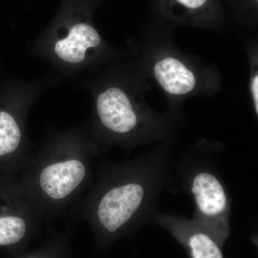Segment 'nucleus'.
<instances>
[{"label":"nucleus","mask_w":258,"mask_h":258,"mask_svg":"<svg viewBox=\"0 0 258 258\" xmlns=\"http://www.w3.org/2000/svg\"><path fill=\"white\" fill-rule=\"evenodd\" d=\"M174 170L169 147L102 166L79 208L80 216L92 231L96 251L104 252L152 224Z\"/></svg>","instance_id":"nucleus-1"},{"label":"nucleus","mask_w":258,"mask_h":258,"mask_svg":"<svg viewBox=\"0 0 258 258\" xmlns=\"http://www.w3.org/2000/svg\"><path fill=\"white\" fill-rule=\"evenodd\" d=\"M101 152L87 123L47 131L19 177L45 222L63 215L92 185V161Z\"/></svg>","instance_id":"nucleus-2"},{"label":"nucleus","mask_w":258,"mask_h":258,"mask_svg":"<svg viewBox=\"0 0 258 258\" xmlns=\"http://www.w3.org/2000/svg\"><path fill=\"white\" fill-rule=\"evenodd\" d=\"M92 91L93 113L87 125L101 151L114 145L131 149L165 130L161 120L145 113L121 85L109 83Z\"/></svg>","instance_id":"nucleus-3"},{"label":"nucleus","mask_w":258,"mask_h":258,"mask_svg":"<svg viewBox=\"0 0 258 258\" xmlns=\"http://www.w3.org/2000/svg\"><path fill=\"white\" fill-rule=\"evenodd\" d=\"M32 55L52 64L62 76L75 77L95 63L103 47L99 32L83 12L63 16L30 42Z\"/></svg>","instance_id":"nucleus-4"},{"label":"nucleus","mask_w":258,"mask_h":258,"mask_svg":"<svg viewBox=\"0 0 258 258\" xmlns=\"http://www.w3.org/2000/svg\"><path fill=\"white\" fill-rule=\"evenodd\" d=\"M175 170L192 197L193 220L223 247L232 232V200L213 161L206 156H186L175 162Z\"/></svg>","instance_id":"nucleus-5"},{"label":"nucleus","mask_w":258,"mask_h":258,"mask_svg":"<svg viewBox=\"0 0 258 258\" xmlns=\"http://www.w3.org/2000/svg\"><path fill=\"white\" fill-rule=\"evenodd\" d=\"M59 80L58 76L50 75L35 81H20L12 98L0 106V174H15L28 164L32 155L27 133L29 112L37 98Z\"/></svg>","instance_id":"nucleus-6"},{"label":"nucleus","mask_w":258,"mask_h":258,"mask_svg":"<svg viewBox=\"0 0 258 258\" xmlns=\"http://www.w3.org/2000/svg\"><path fill=\"white\" fill-rule=\"evenodd\" d=\"M44 222L20 178L0 174V249L12 256L26 252Z\"/></svg>","instance_id":"nucleus-7"},{"label":"nucleus","mask_w":258,"mask_h":258,"mask_svg":"<svg viewBox=\"0 0 258 258\" xmlns=\"http://www.w3.org/2000/svg\"><path fill=\"white\" fill-rule=\"evenodd\" d=\"M152 224L167 231L189 258H224L221 246L193 219L159 211Z\"/></svg>","instance_id":"nucleus-8"},{"label":"nucleus","mask_w":258,"mask_h":258,"mask_svg":"<svg viewBox=\"0 0 258 258\" xmlns=\"http://www.w3.org/2000/svg\"><path fill=\"white\" fill-rule=\"evenodd\" d=\"M154 75L161 87L172 96H184L197 86V78L192 71L182 61L171 56L154 64Z\"/></svg>","instance_id":"nucleus-9"},{"label":"nucleus","mask_w":258,"mask_h":258,"mask_svg":"<svg viewBox=\"0 0 258 258\" xmlns=\"http://www.w3.org/2000/svg\"><path fill=\"white\" fill-rule=\"evenodd\" d=\"M11 258H73L69 232L54 234L35 250L23 252Z\"/></svg>","instance_id":"nucleus-10"},{"label":"nucleus","mask_w":258,"mask_h":258,"mask_svg":"<svg viewBox=\"0 0 258 258\" xmlns=\"http://www.w3.org/2000/svg\"><path fill=\"white\" fill-rule=\"evenodd\" d=\"M174 4L186 13H198L203 10L208 0H172Z\"/></svg>","instance_id":"nucleus-11"},{"label":"nucleus","mask_w":258,"mask_h":258,"mask_svg":"<svg viewBox=\"0 0 258 258\" xmlns=\"http://www.w3.org/2000/svg\"><path fill=\"white\" fill-rule=\"evenodd\" d=\"M251 96L253 101L254 111L256 115H258V75L256 74L251 79L249 83Z\"/></svg>","instance_id":"nucleus-12"},{"label":"nucleus","mask_w":258,"mask_h":258,"mask_svg":"<svg viewBox=\"0 0 258 258\" xmlns=\"http://www.w3.org/2000/svg\"><path fill=\"white\" fill-rule=\"evenodd\" d=\"M130 258H133V257H131Z\"/></svg>","instance_id":"nucleus-13"},{"label":"nucleus","mask_w":258,"mask_h":258,"mask_svg":"<svg viewBox=\"0 0 258 258\" xmlns=\"http://www.w3.org/2000/svg\"><path fill=\"white\" fill-rule=\"evenodd\" d=\"M256 1H257V0H256Z\"/></svg>","instance_id":"nucleus-14"}]
</instances>
